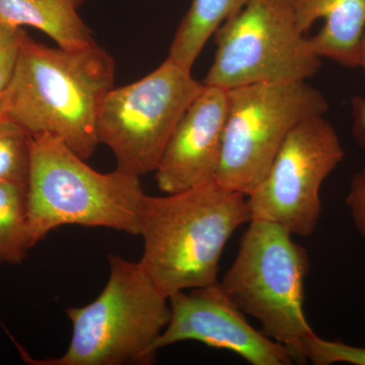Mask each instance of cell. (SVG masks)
I'll return each mask as SVG.
<instances>
[{"label":"cell","mask_w":365,"mask_h":365,"mask_svg":"<svg viewBox=\"0 0 365 365\" xmlns=\"http://www.w3.org/2000/svg\"><path fill=\"white\" fill-rule=\"evenodd\" d=\"M114 78V59L97 43L79 50L48 47L25 31L4 93L6 116L32 136L60 139L86 160L100 144L98 113Z\"/></svg>","instance_id":"cell-1"},{"label":"cell","mask_w":365,"mask_h":365,"mask_svg":"<svg viewBox=\"0 0 365 365\" xmlns=\"http://www.w3.org/2000/svg\"><path fill=\"white\" fill-rule=\"evenodd\" d=\"M251 222L247 196L211 181L167 196H144L139 264L165 297L218 282L223 250Z\"/></svg>","instance_id":"cell-2"},{"label":"cell","mask_w":365,"mask_h":365,"mask_svg":"<svg viewBox=\"0 0 365 365\" xmlns=\"http://www.w3.org/2000/svg\"><path fill=\"white\" fill-rule=\"evenodd\" d=\"M144 196L140 177L102 174L60 139L33 136L26 202L34 247L62 225L138 235Z\"/></svg>","instance_id":"cell-3"},{"label":"cell","mask_w":365,"mask_h":365,"mask_svg":"<svg viewBox=\"0 0 365 365\" xmlns=\"http://www.w3.org/2000/svg\"><path fill=\"white\" fill-rule=\"evenodd\" d=\"M110 276L102 294L88 306L69 307L71 343L46 365L153 364L158 341L170 317L169 297L139 262L110 255Z\"/></svg>","instance_id":"cell-4"},{"label":"cell","mask_w":365,"mask_h":365,"mask_svg":"<svg viewBox=\"0 0 365 365\" xmlns=\"http://www.w3.org/2000/svg\"><path fill=\"white\" fill-rule=\"evenodd\" d=\"M309 257L277 223L251 220L239 251L220 284L242 313L261 324L262 332L304 364L314 330L304 309Z\"/></svg>","instance_id":"cell-5"},{"label":"cell","mask_w":365,"mask_h":365,"mask_svg":"<svg viewBox=\"0 0 365 365\" xmlns=\"http://www.w3.org/2000/svg\"><path fill=\"white\" fill-rule=\"evenodd\" d=\"M227 111L215 182L245 196L267 175L290 131L329 109L307 81L259 83L227 91Z\"/></svg>","instance_id":"cell-6"},{"label":"cell","mask_w":365,"mask_h":365,"mask_svg":"<svg viewBox=\"0 0 365 365\" xmlns=\"http://www.w3.org/2000/svg\"><path fill=\"white\" fill-rule=\"evenodd\" d=\"M215 61L203 85L232 90L307 81L321 68L288 0H249L215 34Z\"/></svg>","instance_id":"cell-7"},{"label":"cell","mask_w":365,"mask_h":365,"mask_svg":"<svg viewBox=\"0 0 365 365\" xmlns=\"http://www.w3.org/2000/svg\"><path fill=\"white\" fill-rule=\"evenodd\" d=\"M203 88L168 57L148 76L106 96L98 113L100 143L113 151L117 170L143 176L157 170L184 113Z\"/></svg>","instance_id":"cell-8"},{"label":"cell","mask_w":365,"mask_h":365,"mask_svg":"<svg viewBox=\"0 0 365 365\" xmlns=\"http://www.w3.org/2000/svg\"><path fill=\"white\" fill-rule=\"evenodd\" d=\"M344 158L337 132L324 116L309 118L285 138L267 175L247 196L251 220L277 223L309 237L322 213V185Z\"/></svg>","instance_id":"cell-9"},{"label":"cell","mask_w":365,"mask_h":365,"mask_svg":"<svg viewBox=\"0 0 365 365\" xmlns=\"http://www.w3.org/2000/svg\"><path fill=\"white\" fill-rule=\"evenodd\" d=\"M170 317L158 341V350L197 341L239 355L252 365H292V353L251 326L246 314L215 284L170 297Z\"/></svg>","instance_id":"cell-10"},{"label":"cell","mask_w":365,"mask_h":365,"mask_svg":"<svg viewBox=\"0 0 365 365\" xmlns=\"http://www.w3.org/2000/svg\"><path fill=\"white\" fill-rule=\"evenodd\" d=\"M227 111V91L203 85L173 131L155 170L163 193H178L215 181Z\"/></svg>","instance_id":"cell-11"},{"label":"cell","mask_w":365,"mask_h":365,"mask_svg":"<svg viewBox=\"0 0 365 365\" xmlns=\"http://www.w3.org/2000/svg\"><path fill=\"white\" fill-rule=\"evenodd\" d=\"M297 26L306 34L314 21L325 25L309 38L319 58L349 68L359 66V49L365 31V0H288Z\"/></svg>","instance_id":"cell-12"},{"label":"cell","mask_w":365,"mask_h":365,"mask_svg":"<svg viewBox=\"0 0 365 365\" xmlns=\"http://www.w3.org/2000/svg\"><path fill=\"white\" fill-rule=\"evenodd\" d=\"M83 0H0V21L42 31L66 50L95 44L91 31L78 13Z\"/></svg>","instance_id":"cell-13"},{"label":"cell","mask_w":365,"mask_h":365,"mask_svg":"<svg viewBox=\"0 0 365 365\" xmlns=\"http://www.w3.org/2000/svg\"><path fill=\"white\" fill-rule=\"evenodd\" d=\"M249 0H192L170 48L169 58L191 71L209 38Z\"/></svg>","instance_id":"cell-14"},{"label":"cell","mask_w":365,"mask_h":365,"mask_svg":"<svg viewBox=\"0 0 365 365\" xmlns=\"http://www.w3.org/2000/svg\"><path fill=\"white\" fill-rule=\"evenodd\" d=\"M33 248L26 189L0 182V264L21 263Z\"/></svg>","instance_id":"cell-15"},{"label":"cell","mask_w":365,"mask_h":365,"mask_svg":"<svg viewBox=\"0 0 365 365\" xmlns=\"http://www.w3.org/2000/svg\"><path fill=\"white\" fill-rule=\"evenodd\" d=\"M33 136L4 116L0 119V182L28 190L32 160Z\"/></svg>","instance_id":"cell-16"},{"label":"cell","mask_w":365,"mask_h":365,"mask_svg":"<svg viewBox=\"0 0 365 365\" xmlns=\"http://www.w3.org/2000/svg\"><path fill=\"white\" fill-rule=\"evenodd\" d=\"M354 118V134L359 143L365 140V98L356 97L351 101ZM346 202L351 210L355 227L365 240V172L352 178Z\"/></svg>","instance_id":"cell-17"},{"label":"cell","mask_w":365,"mask_h":365,"mask_svg":"<svg viewBox=\"0 0 365 365\" xmlns=\"http://www.w3.org/2000/svg\"><path fill=\"white\" fill-rule=\"evenodd\" d=\"M307 360L314 365H330L338 362L365 365V348L355 347L340 341L323 339L314 333L307 341Z\"/></svg>","instance_id":"cell-18"},{"label":"cell","mask_w":365,"mask_h":365,"mask_svg":"<svg viewBox=\"0 0 365 365\" xmlns=\"http://www.w3.org/2000/svg\"><path fill=\"white\" fill-rule=\"evenodd\" d=\"M25 30L0 21V95L9 88L18 66Z\"/></svg>","instance_id":"cell-19"},{"label":"cell","mask_w":365,"mask_h":365,"mask_svg":"<svg viewBox=\"0 0 365 365\" xmlns=\"http://www.w3.org/2000/svg\"><path fill=\"white\" fill-rule=\"evenodd\" d=\"M359 67H361L365 73V31L362 36L361 43H360Z\"/></svg>","instance_id":"cell-20"},{"label":"cell","mask_w":365,"mask_h":365,"mask_svg":"<svg viewBox=\"0 0 365 365\" xmlns=\"http://www.w3.org/2000/svg\"><path fill=\"white\" fill-rule=\"evenodd\" d=\"M6 115V101L4 95H0V119Z\"/></svg>","instance_id":"cell-21"}]
</instances>
